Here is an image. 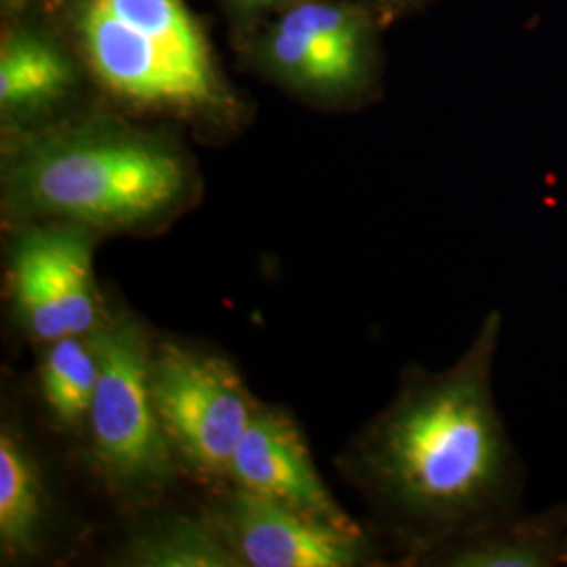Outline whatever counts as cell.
<instances>
[{"label": "cell", "instance_id": "1", "mask_svg": "<svg viewBox=\"0 0 567 567\" xmlns=\"http://www.w3.org/2000/svg\"><path fill=\"white\" fill-rule=\"evenodd\" d=\"M501 330L492 311L456 364L408 374L355 444L360 484L416 540H454L517 515L519 463L492 393Z\"/></svg>", "mask_w": 567, "mask_h": 567}, {"label": "cell", "instance_id": "2", "mask_svg": "<svg viewBox=\"0 0 567 567\" xmlns=\"http://www.w3.org/2000/svg\"><path fill=\"white\" fill-rule=\"evenodd\" d=\"M28 217L89 231H128L168 217L185 198L187 171L163 143L131 133L79 131L23 147L11 171Z\"/></svg>", "mask_w": 567, "mask_h": 567}, {"label": "cell", "instance_id": "3", "mask_svg": "<svg viewBox=\"0 0 567 567\" xmlns=\"http://www.w3.org/2000/svg\"><path fill=\"white\" fill-rule=\"evenodd\" d=\"M100 381L89 410L93 463L107 486L145 496L171 484L175 452L164 435L150 391L152 341L128 313L103 318Z\"/></svg>", "mask_w": 567, "mask_h": 567}, {"label": "cell", "instance_id": "4", "mask_svg": "<svg viewBox=\"0 0 567 567\" xmlns=\"http://www.w3.org/2000/svg\"><path fill=\"white\" fill-rule=\"evenodd\" d=\"M150 391L175 456L208 477H227L255 400L224 358L177 343L152 344Z\"/></svg>", "mask_w": 567, "mask_h": 567}, {"label": "cell", "instance_id": "5", "mask_svg": "<svg viewBox=\"0 0 567 567\" xmlns=\"http://www.w3.org/2000/svg\"><path fill=\"white\" fill-rule=\"evenodd\" d=\"M91 240L93 231L79 225L47 224L25 229L13 246L9 290L32 339L51 343L102 326Z\"/></svg>", "mask_w": 567, "mask_h": 567}, {"label": "cell", "instance_id": "6", "mask_svg": "<svg viewBox=\"0 0 567 567\" xmlns=\"http://www.w3.org/2000/svg\"><path fill=\"white\" fill-rule=\"evenodd\" d=\"M81 28L95 72L122 97L177 107L219 102L213 72L182 60L164 42L116 18L100 0L84 4Z\"/></svg>", "mask_w": 567, "mask_h": 567}, {"label": "cell", "instance_id": "7", "mask_svg": "<svg viewBox=\"0 0 567 567\" xmlns=\"http://www.w3.org/2000/svg\"><path fill=\"white\" fill-rule=\"evenodd\" d=\"M240 566L351 567L364 561L362 532H347L297 508L236 487L217 517Z\"/></svg>", "mask_w": 567, "mask_h": 567}, {"label": "cell", "instance_id": "8", "mask_svg": "<svg viewBox=\"0 0 567 567\" xmlns=\"http://www.w3.org/2000/svg\"><path fill=\"white\" fill-rule=\"evenodd\" d=\"M227 477L246 492L347 532H362L322 482L297 425L276 408H255Z\"/></svg>", "mask_w": 567, "mask_h": 567}, {"label": "cell", "instance_id": "9", "mask_svg": "<svg viewBox=\"0 0 567 567\" xmlns=\"http://www.w3.org/2000/svg\"><path fill=\"white\" fill-rule=\"evenodd\" d=\"M360 16L337 4L295 7L269 41V58L286 79L318 91H344L365 72Z\"/></svg>", "mask_w": 567, "mask_h": 567}, {"label": "cell", "instance_id": "10", "mask_svg": "<svg viewBox=\"0 0 567 567\" xmlns=\"http://www.w3.org/2000/svg\"><path fill=\"white\" fill-rule=\"evenodd\" d=\"M442 559L456 567L567 566V508L477 527L454 538Z\"/></svg>", "mask_w": 567, "mask_h": 567}, {"label": "cell", "instance_id": "11", "mask_svg": "<svg viewBox=\"0 0 567 567\" xmlns=\"http://www.w3.org/2000/svg\"><path fill=\"white\" fill-rule=\"evenodd\" d=\"M47 505L41 471L9 426L0 431V548L4 557L32 555L42 540Z\"/></svg>", "mask_w": 567, "mask_h": 567}, {"label": "cell", "instance_id": "12", "mask_svg": "<svg viewBox=\"0 0 567 567\" xmlns=\"http://www.w3.org/2000/svg\"><path fill=\"white\" fill-rule=\"evenodd\" d=\"M100 368L102 355L97 330L47 343L39 379L42 400L58 423L65 426L86 425L95 386L100 381Z\"/></svg>", "mask_w": 567, "mask_h": 567}, {"label": "cell", "instance_id": "13", "mask_svg": "<svg viewBox=\"0 0 567 567\" xmlns=\"http://www.w3.org/2000/svg\"><path fill=\"white\" fill-rule=\"evenodd\" d=\"M126 566L238 567L217 519L175 517L137 534L122 557Z\"/></svg>", "mask_w": 567, "mask_h": 567}, {"label": "cell", "instance_id": "14", "mask_svg": "<svg viewBox=\"0 0 567 567\" xmlns=\"http://www.w3.org/2000/svg\"><path fill=\"white\" fill-rule=\"evenodd\" d=\"M72 82L68 61L51 44L23 37L2 47L0 105L28 110L58 100Z\"/></svg>", "mask_w": 567, "mask_h": 567}, {"label": "cell", "instance_id": "15", "mask_svg": "<svg viewBox=\"0 0 567 567\" xmlns=\"http://www.w3.org/2000/svg\"><path fill=\"white\" fill-rule=\"evenodd\" d=\"M116 18L164 42L194 68L213 72L203 34L183 0H100Z\"/></svg>", "mask_w": 567, "mask_h": 567}, {"label": "cell", "instance_id": "16", "mask_svg": "<svg viewBox=\"0 0 567 567\" xmlns=\"http://www.w3.org/2000/svg\"><path fill=\"white\" fill-rule=\"evenodd\" d=\"M236 2H243V4H276V2H282V0H236Z\"/></svg>", "mask_w": 567, "mask_h": 567}, {"label": "cell", "instance_id": "17", "mask_svg": "<svg viewBox=\"0 0 567 567\" xmlns=\"http://www.w3.org/2000/svg\"><path fill=\"white\" fill-rule=\"evenodd\" d=\"M383 2H395V0H383Z\"/></svg>", "mask_w": 567, "mask_h": 567}]
</instances>
